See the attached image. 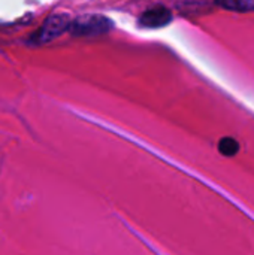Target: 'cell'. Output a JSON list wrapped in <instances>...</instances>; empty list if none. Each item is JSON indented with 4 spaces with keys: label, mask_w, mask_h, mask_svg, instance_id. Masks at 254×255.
<instances>
[{
    "label": "cell",
    "mask_w": 254,
    "mask_h": 255,
    "mask_svg": "<svg viewBox=\"0 0 254 255\" xmlns=\"http://www.w3.org/2000/svg\"><path fill=\"white\" fill-rule=\"evenodd\" d=\"M219 4L226 7V9L238 10V12H252V10H254L253 0H229V1L219 3Z\"/></svg>",
    "instance_id": "cell-5"
},
{
    "label": "cell",
    "mask_w": 254,
    "mask_h": 255,
    "mask_svg": "<svg viewBox=\"0 0 254 255\" xmlns=\"http://www.w3.org/2000/svg\"><path fill=\"white\" fill-rule=\"evenodd\" d=\"M112 28V21L105 15L88 13L81 15L70 21L69 31L73 36H99L105 34Z\"/></svg>",
    "instance_id": "cell-1"
},
{
    "label": "cell",
    "mask_w": 254,
    "mask_h": 255,
    "mask_svg": "<svg viewBox=\"0 0 254 255\" xmlns=\"http://www.w3.org/2000/svg\"><path fill=\"white\" fill-rule=\"evenodd\" d=\"M172 12L165 6H153L142 12L139 16V25L145 28H160L171 22Z\"/></svg>",
    "instance_id": "cell-3"
},
{
    "label": "cell",
    "mask_w": 254,
    "mask_h": 255,
    "mask_svg": "<svg viewBox=\"0 0 254 255\" xmlns=\"http://www.w3.org/2000/svg\"><path fill=\"white\" fill-rule=\"evenodd\" d=\"M72 18L67 13H52L49 15L43 24L31 34L33 43H46L58 36H61L64 31H69Z\"/></svg>",
    "instance_id": "cell-2"
},
{
    "label": "cell",
    "mask_w": 254,
    "mask_h": 255,
    "mask_svg": "<svg viewBox=\"0 0 254 255\" xmlns=\"http://www.w3.org/2000/svg\"><path fill=\"white\" fill-rule=\"evenodd\" d=\"M219 151L226 157H234L240 151V143L234 137H223L219 143Z\"/></svg>",
    "instance_id": "cell-4"
}]
</instances>
